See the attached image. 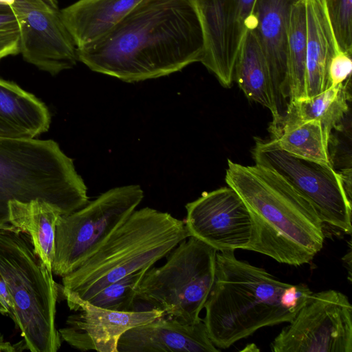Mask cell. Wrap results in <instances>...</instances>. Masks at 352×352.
<instances>
[{
	"label": "cell",
	"instance_id": "cell-1",
	"mask_svg": "<svg viewBox=\"0 0 352 352\" xmlns=\"http://www.w3.org/2000/svg\"><path fill=\"white\" fill-rule=\"evenodd\" d=\"M204 50L194 0H142L111 30L77 48L91 70L133 82L169 75Z\"/></svg>",
	"mask_w": 352,
	"mask_h": 352
},
{
	"label": "cell",
	"instance_id": "cell-2",
	"mask_svg": "<svg viewBox=\"0 0 352 352\" xmlns=\"http://www.w3.org/2000/svg\"><path fill=\"white\" fill-rule=\"evenodd\" d=\"M225 180L254 222L248 250L294 266L310 263L321 250L324 223L310 203L276 172L228 160Z\"/></svg>",
	"mask_w": 352,
	"mask_h": 352
},
{
	"label": "cell",
	"instance_id": "cell-3",
	"mask_svg": "<svg viewBox=\"0 0 352 352\" xmlns=\"http://www.w3.org/2000/svg\"><path fill=\"white\" fill-rule=\"evenodd\" d=\"M289 285L239 260L234 250L217 252L214 280L202 320L214 345L228 349L261 328L291 322L297 313L282 298Z\"/></svg>",
	"mask_w": 352,
	"mask_h": 352
},
{
	"label": "cell",
	"instance_id": "cell-4",
	"mask_svg": "<svg viewBox=\"0 0 352 352\" xmlns=\"http://www.w3.org/2000/svg\"><path fill=\"white\" fill-rule=\"evenodd\" d=\"M189 236L184 221L145 207L135 210L72 272L62 290L87 300L107 285L152 267Z\"/></svg>",
	"mask_w": 352,
	"mask_h": 352
},
{
	"label": "cell",
	"instance_id": "cell-5",
	"mask_svg": "<svg viewBox=\"0 0 352 352\" xmlns=\"http://www.w3.org/2000/svg\"><path fill=\"white\" fill-rule=\"evenodd\" d=\"M39 199L70 214L89 202L73 160L52 140L0 138V228L8 221V202Z\"/></svg>",
	"mask_w": 352,
	"mask_h": 352
},
{
	"label": "cell",
	"instance_id": "cell-6",
	"mask_svg": "<svg viewBox=\"0 0 352 352\" xmlns=\"http://www.w3.org/2000/svg\"><path fill=\"white\" fill-rule=\"evenodd\" d=\"M0 278L26 349L57 351L61 346L55 322L58 286L52 271L35 253L29 235L16 228H0Z\"/></svg>",
	"mask_w": 352,
	"mask_h": 352
},
{
	"label": "cell",
	"instance_id": "cell-7",
	"mask_svg": "<svg viewBox=\"0 0 352 352\" xmlns=\"http://www.w3.org/2000/svg\"><path fill=\"white\" fill-rule=\"evenodd\" d=\"M217 250L190 236L180 242L160 267H151L138 288L136 300L147 309H158L164 316L195 324L212 289Z\"/></svg>",
	"mask_w": 352,
	"mask_h": 352
},
{
	"label": "cell",
	"instance_id": "cell-8",
	"mask_svg": "<svg viewBox=\"0 0 352 352\" xmlns=\"http://www.w3.org/2000/svg\"><path fill=\"white\" fill-rule=\"evenodd\" d=\"M144 197L139 185L112 188L57 222L52 273L78 268L135 210Z\"/></svg>",
	"mask_w": 352,
	"mask_h": 352
},
{
	"label": "cell",
	"instance_id": "cell-9",
	"mask_svg": "<svg viewBox=\"0 0 352 352\" xmlns=\"http://www.w3.org/2000/svg\"><path fill=\"white\" fill-rule=\"evenodd\" d=\"M252 156L255 164L276 172L308 201L324 223L351 234V197L343 176L332 165L291 155L274 139L256 138Z\"/></svg>",
	"mask_w": 352,
	"mask_h": 352
},
{
	"label": "cell",
	"instance_id": "cell-10",
	"mask_svg": "<svg viewBox=\"0 0 352 352\" xmlns=\"http://www.w3.org/2000/svg\"><path fill=\"white\" fill-rule=\"evenodd\" d=\"M270 344L274 352H352V306L343 293L311 294Z\"/></svg>",
	"mask_w": 352,
	"mask_h": 352
},
{
	"label": "cell",
	"instance_id": "cell-11",
	"mask_svg": "<svg viewBox=\"0 0 352 352\" xmlns=\"http://www.w3.org/2000/svg\"><path fill=\"white\" fill-rule=\"evenodd\" d=\"M20 29V53L37 68L56 75L72 68L77 48L56 0H13L10 6Z\"/></svg>",
	"mask_w": 352,
	"mask_h": 352
},
{
	"label": "cell",
	"instance_id": "cell-12",
	"mask_svg": "<svg viewBox=\"0 0 352 352\" xmlns=\"http://www.w3.org/2000/svg\"><path fill=\"white\" fill-rule=\"evenodd\" d=\"M189 236L218 251L248 250L254 222L245 204L230 186L204 192L186 205Z\"/></svg>",
	"mask_w": 352,
	"mask_h": 352
},
{
	"label": "cell",
	"instance_id": "cell-13",
	"mask_svg": "<svg viewBox=\"0 0 352 352\" xmlns=\"http://www.w3.org/2000/svg\"><path fill=\"white\" fill-rule=\"evenodd\" d=\"M256 0H194L204 50L201 63L224 87L234 81L236 60Z\"/></svg>",
	"mask_w": 352,
	"mask_h": 352
},
{
	"label": "cell",
	"instance_id": "cell-14",
	"mask_svg": "<svg viewBox=\"0 0 352 352\" xmlns=\"http://www.w3.org/2000/svg\"><path fill=\"white\" fill-rule=\"evenodd\" d=\"M70 310L65 327L58 329L61 340L80 351L118 352L121 336L128 329L164 316L162 311H117L96 306L69 291L62 290Z\"/></svg>",
	"mask_w": 352,
	"mask_h": 352
},
{
	"label": "cell",
	"instance_id": "cell-15",
	"mask_svg": "<svg viewBox=\"0 0 352 352\" xmlns=\"http://www.w3.org/2000/svg\"><path fill=\"white\" fill-rule=\"evenodd\" d=\"M298 1L256 0L249 22L266 59L280 111L283 99L289 95L288 35L292 10Z\"/></svg>",
	"mask_w": 352,
	"mask_h": 352
},
{
	"label": "cell",
	"instance_id": "cell-16",
	"mask_svg": "<svg viewBox=\"0 0 352 352\" xmlns=\"http://www.w3.org/2000/svg\"><path fill=\"white\" fill-rule=\"evenodd\" d=\"M118 352H219L203 320L189 324L162 316L132 327L120 338Z\"/></svg>",
	"mask_w": 352,
	"mask_h": 352
},
{
	"label": "cell",
	"instance_id": "cell-17",
	"mask_svg": "<svg viewBox=\"0 0 352 352\" xmlns=\"http://www.w3.org/2000/svg\"><path fill=\"white\" fill-rule=\"evenodd\" d=\"M45 104L16 84L0 78V138L33 139L50 127Z\"/></svg>",
	"mask_w": 352,
	"mask_h": 352
},
{
	"label": "cell",
	"instance_id": "cell-18",
	"mask_svg": "<svg viewBox=\"0 0 352 352\" xmlns=\"http://www.w3.org/2000/svg\"><path fill=\"white\" fill-rule=\"evenodd\" d=\"M307 16L306 98L329 87V67L338 51L324 0H305Z\"/></svg>",
	"mask_w": 352,
	"mask_h": 352
},
{
	"label": "cell",
	"instance_id": "cell-19",
	"mask_svg": "<svg viewBox=\"0 0 352 352\" xmlns=\"http://www.w3.org/2000/svg\"><path fill=\"white\" fill-rule=\"evenodd\" d=\"M142 0H78L60 10L76 48L111 30Z\"/></svg>",
	"mask_w": 352,
	"mask_h": 352
},
{
	"label": "cell",
	"instance_id": "cell-20",
	"mask_svg": "<svg viewBox=\"0 0 352 352\" xmlns=\"http://www.w3.org/2000/svg\"><path fill=\"white\" fill-rule=\"evenodd\" d=\"M235 80L245 96L267 108L272 116L270 131L281 124L278 107L269 68L257 37L248 28L239 50L234 71Z\"/></svg>",
	"mask_w": 352,
	"mask_h": 352
},
{
	"label": "cell",
	"instance_id": "cell-21",
	"mask_svg": "<svg viewBox=\"0 0 352 352\" xmlns=\"http://www.w3.org/2000/svg\"><path fill=\"white\" fill-rule=\"evenodd\" d=\"M8 208L10 224L29 235L35 253L52 271L56 224L63 215L60 209L39 199L12 200L8 202Z\"/></svg>",
	"mask_w": 352,
	"mask_h": 352
},
{
	"label": "cell",
	"instance_id": "cell-22",
	"mask_svg": "<svg viewBox=\"0 0 352 352\" xmlns=\"http://www.w3.org/2000/svg\"><path fill=\"white\" fill-rule=\"evenodd\" d=\"M346 85L329 87L312 98L289 101L279 126L314 120L331 132L349 110V96Z\"/></svg>",
	"mask_w": 352,
	"mask_h": 352
},
{
	"label": "cell",
	"instance_id": "cell-23",
	"mask_svg": "<svg viewBox=\"0 0 352 352\" xmlns=\"http://www.w3.org/2000/svg\"><path fill=\"white\" fill-rule=\"evenodd\" d=\"M278 146L300 158L332 165L329 142L331 131L318 120L283 125L270 131Z\"/></svg>",
	"mask_w": 352,
	"mask_h": 352
},
{
	"label": "cell",
	"instance_id": "cell-24",
	"mask_svg": "<svg viewBox=\"0 0 352 352\" xmlns=\"http://www.w3.org/2000/svg\"><path fill=\"white\" fill-rule=\"evenodd\" d=\"M306 6L305 0H299L292 10L288 35L289 101L306 98Z\"/></svg>",
	"mask_w": 352,
	"mask_h": 352
},
{
	"label": "cell",
	"instance_id": "cell-25",
	"mask_svg": "<svg viewBox=\"0 0 352 352\" xmlns=\"http://www.w3.org/2000/svg\"><path fill=\"white\" fill-rule=\"evenodd\" d=\"M148 269L140 270L107 285L87 301L113 311H135L137 288Z\"/></svg>",
	"mask_w": 352,
	"mask_h": 352
},
{
	"label": "cell",
	"instance_id": "cell-26",
	"mask_svg": "<svg viewBox=\"0 0 352 352\" xmlns=\"http://www.w3.org/2000/svg\"><path fill=\"white\" fill-rule=\"evenodd\" d=\"M338 50L352 54V0H324Z\"/></svg>",
	"mask_w": 352,
	"mask_h": 352
},
{
	"label": "cell",
	"instance_id": "cell-27",
	"mask_svg": "<svg viewBox=\"0 0 352 352\" xmlns=\"http://www.w3.org/2000/svg\"><path fill=\"white\" fill-rule=\"evenodd\" d=\"M20 53L19 24L12 10L0 12V60Z\"/></svg>",
	"mask_w": 352,
	"mask_h": 352
},
{
	"label": "cell",
	"instance_id": "cell-28",
	"mask_svg": "<svg viewBox=\"0 0 352 352\" xmlns=\"http://www.w3.org/2000/svg\"><path fill=\"white\" fill-rule=\"evenodd\" d=\"M351 54L338 51L329 67V87L337 86L350 78L352 70Z\"/></svg>",
	"mask_w": 352,
	"mask_h": 352
},
{
	"label": "cell",
	"instance_id": "cell-29",
	"mask_svg": "<svg viewBox=\"0 0 352 352\" xmlns=\"http://www.w3.org/2000/svg\"><path fill=\"white\" fill-rule=\"evenodd\" d=\"M0 314L13 318L12 305L3 281L0 278Z\"/></svg>",
	"mask_w": 352,
	"mask_h": 352
},
{
	"label": "cell",
	"instance_id": "cell-30",
	"mask_svg": "<svg viewBox=\"0 0 352 352\" xmlns=\"http://www.w3.org/2000/svg\"><path fill=\"white\" fill-rule=\"evenodd\" d=\"M10 10H12V9L10 7L0 4V12H8Z\"/></svg>",
	"mask_w": 352,
	"mask_h": 352
}]
</instances>
